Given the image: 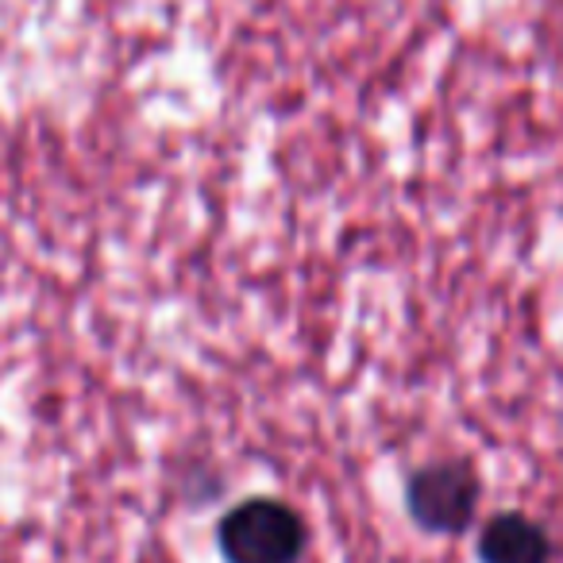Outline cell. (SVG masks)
Listing matches in <instances>:
<instances>
[{
  "label": "cell",
  "instance_id": "obj_1",
  "mask_svg": "<svg viewBox=\"0 0 563 563\" xmlns=\"http://www.w3.org/2000/svg\"><path fill=\"white\" fill-rule=\"evenodd\" d=\"M217 548L224 563H301L309 552V525L290 501L243 498L220 517Z\"/></svg>",
  "mask_w": 563,
  "mask_h": 563
},
{
  "label": "cell",
  "instance_id": "obj_3",
  "mask_svg": "<svg viewBox=\"0 0 563 563\" xmlns=\"http://www.w3.org/2000/svg\"><path fill=\"white\" fill-rule=\"evenodd\" d=\"M478 563H555L552 532L521 509L486 517L475 540Z\"/></svg>",
  "mask_w": 563,
  "mask_h": 563
},
{
  "label": "cell",
  "instance_id": "obj_2",
  "mask_svg": "<svg viewBox=\"0 0 563 563\" xmlns=\"http://www.w3.org/2000/svg\"><path fill=\"white\" fill-rule=\"evenodd\" d=\"M483 501V478L467 460H432L409 471L406 514L421 532L460 537L471 529Z\"/></svg>",
  "mask_w": 563,
  "mask_h": 563
}]
</instances>
